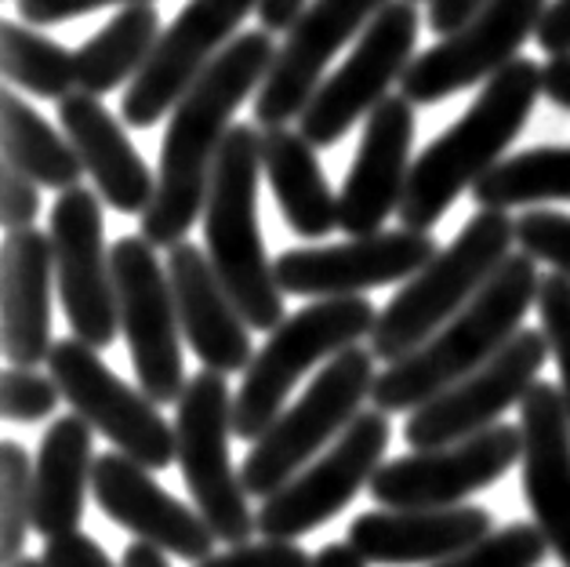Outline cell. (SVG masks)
Returning a JSON list of instances; mask_svg holds the SVG:
<instances>
[{
	"instance_id": "cell-1",
	"label": "cell",
	"mask_w": 570,
	"mask_h": 567,
	"mask_svg": "<svg viewBox=\"0 0 570 567\" xmlns=\"http://www.w3.org/2000/svg\"><path fill=\"white\" fill-rule=\"evenodd\" d=\"M276 45L266 30H247L200 74L178 106L171 109L168 135L160 143L157 197L142 215V237L153 247H171L204 218L207 189L218 149L233 131V117L252 95H258Z\"/></svg>"
},
{
	"instance_id": "cell-2",
	"label": "cell",
	"mask_w": 570,
	"mask_h": 567,
	"mask_svg": "<svg viewBox=\"0 0 570 567\" xmlns=\"http://www.w3.org/2000/svg\"><path fill=\"white\" fill-rule=\"evenodd\" d=\"M538 95L541 66L534 59H523V55L487 80V88L465 109V117H458L448 131L414 157L407 193L400 201V226L433 233V226L448 215V207L502 164L505 149L517 143V135L531 120Z\"/></svg>"
},
{
	"instance_id": "cell-3",
	"label": "cell",
	"mask_w": 570,
	"mask_h": 567,
	"mask_svg": "<svg viewBox=\"0 0 570 567\" xmlns=\"http://www.w3.org/2000/svg\"><path fill=\"white\" fill-rule=\"evenodd\" d=\"M538 262L531 255H509L487 287L469 306L403 361L389 364L371 390L374 411L400 414L419 411L454 382L480 371L498 350L517 339L523 316L538 306Z\"/></svg>"
},
{
	"instance_id": "cell-4",
	"label": "cell",
	"mask_w": 570,
	"mask_h": 567,
	"mask_svg": "<svg viewBox=\"0 0 570 567\" xmlns=\"http://www.w3.org/2000/svg\"><path fill=\"white\" fill-rule=\"evenodd\" d=\"M258 124H233L218 149L204 204V252L252 331H276L287 316L284 292L276 284V270L258 226Z\"/></svg>"
},
{
	"instance_id": "cell-5",
	"label": "cell",
	"mask_w": 570,
	"mask_h": 567,
	"mask_svg": "<svg viewBox=\"0 0 570 567\" xmlns=\"http://www.w3.org/2000/svg\"><path fill=\"white\" fill-rule=\"evenodd\" d=\"M512 244H517V223L509 212L480 207V215H472L462 233L448 247H440V255L422 273H414L385 302V310H379V324L371 331L374 361L396 364L433 339L502 270Z\"/></svg>"
},
{
	"instance_id": "cell-6",
	"label": "cell",
	"mask_w": 570,
	"mask_h": 567,
	"mask_svg": "<svg viewBox=\"0 0 570 567\" xmlns=\"http://www.w3.org/2000/svg\"><path fill=\"white\" fill-rule=\"evenodd\" d=\"M379 324V310L364 295L316 299L305 310L291 313L287 321L269 331L266 345L247 364L240 390L233 397V433L255 440L281 419L287 397L313 368H324L338 353L353 350Z\"/></svg>"
},
{
	"instance_id": "cell-7",
	"label": "cell",
	"mask_w": 570,
	"mask_h": 567,
	"mask_svg": "<svg viewBox=\"0 0 570 567\" xmlns=\"http://www.w3.org/2000/svg\"><path fill=\"white\" fill-rule=\"evenodd\" d=\"M374 382H379L374 353L364 345H353V350L338 353L335 361L320 368L309 390L291 408H284L281 419L247 451L240 466L247 495L266 502L287 480H295L305 466L316 462L353 426Z\"/></svg>"
},
{
	"instance_id": "cell-8",
	"label": "cell",
	"mask_w": 570,
	"mask_h": 567,
	"mask_svg": "<svg viewBox=\"0 0 570 567\" xmlns=\"http://www.w3.org/2000/svg\"><path fill=\"white\" fill-rule=\"evenodd\" d=\"M233 433V393L226 375L200 371L186 382L175 404V444L178 469L189 488L197 514L207 520L218 542L244 546L258 531V514L252 509V495L244 477L229 459Z\"/></svg>"
},
{
	"instance_id": "cell-9",
	"label": "cell",
	"mask_w": 570,
	"mask_h": 567,
	"mask_svg": "<svg viewBox=\"0 0 570 567\" xmlns=\"http://www.w3.org/2000/svg\"><path fill=\"white\" fill-rule=\"evenodd\" d=\"M109 266L117 281L120 335L128 342L131 368L153 404H178L186 390L183 368V324H178L175 292L157 247L146 237H120L109 247Z\"/></svg>"
},
{
	"instance_id": "cell-10",
	"label": "cell",
	"mask_w": 570,
	"mask_h": 567,
	"mask_svg": "<svg viewBox=\"0 0 570 567\" xmlns=\"http://www.w3.org/2000/svg\"><path fill=\"white\" fill-rule=\"evenodd\" d=\"M419 26L422 16L411 0H389L371 19L350 59L316 88L313 102L298 117V131L316 149L335 146L342 135L353 131L360 117H371L389 99V85L407 74V66L414 62Z\"/></svg>"
},
{
	"instance_id": "cell-11",
	"label": "cell",
	"mask_w": 570,
	"mask_h": 567,
	"mask_svg": "<svg viewBox=\"0 0 570 567\" xmlns=\"http://www.w3.org/2000/svg\"><path fill=\"white\" fill-rule=\"evenodd\" d=\"M48 371L73 414H80L91 430H99L120 454L153 473L178 462L175 426H168L160 414V404L117 379L88 342L77 335L59 339L48 356Z\"/></svg>"
},
{
	"instance_id": "cell-12",
	"label": "cell",
	"mask_w": 570,
	"mask_h": 567,
	"mask_svg": "<svg viewBox=\"0 0 570 567\" xmlns=\"http://www.w3.org/2000/svg\"><path fill=\"white\" fill-rule=\"evenodd\" d=\"M393 437L385 411H360L353 426L331 444L316 462H309L295 480L269 495L258 506V535L273 542H295L320 524L338 517L360 488L385 466V448Z\"/></svg>"
},
{
	"instance_id": "cell-13",
	"label": "cell",
	"mask_w": 570,
	"mask_h": 567,
	"mask_svg": "<svg viewBox=\"0 0 570 567\" xmlns=\"http://www.w3.org/2000/svg\"><path fill=\"white\" fill-rule=\"evenodd\" d=\"M51 252L55 284L66 321L80 342L91 350H109L120 335L117 281L106 255L102 197L88 186L66 189L51 204Z\"/></svg>"
},
{
	"instance_id": "cell-14",
	"label": "cell",
	"mask_w": 570,
	"mask_h": 567,
	"mask_svg": "<svg viewBox=\"0 0 570 567\" xmlns=\"http://www.w3.org/2000/svg\"><path fill=\"white\" fill-rule=\"evenodd\" d=\"M546 356H552L546 331L520 328L517 339L505 350H498L480 371H472L419 411H411L403 440L414 451H433L491 430L509 408L523 404L527 390L538 382V371L546 368Z\"/></svg>"
},
{
	"instance_id": "cell-15",
	"label": "cell",
	"mask_w": 570,
	"mask_h": 567,
	"mask_svg": "<svg viewBox=\"0 0 570 567\" xmlns=\"http://www.w3.org/2000/svg\"><path fill=\"white\" fill-rule=\"evenodd\" d=\"M517 462H523L520 426L498 422L462 444L400 454L371 477L367 488L382 509H448L494 488Z\"/></svg>"
},
{
	"instance_id": "cell-16",
	"label": "cell",
	"mask_w": 570,
	"mask_h": 567,
	"mask_svg": "<svg viewBox=\"0 0 570 567\" xmlns=\"http://www.w3.org/2000/svg\"><path fill=\"white\" fill-rule=\"evenodd\" d=\"M549 4L552 0H491L469 26L414 55L407 74L400 77V95L411 106H433L498 77L520 59L517 51L527 37H534Z\"/></svg>"
},
{
	"instance_id": "cell-17",
	"label": "cell",
	"mask_w": 570,
	"mask_h": 567,
	"mask_svg": "<svg viewBox=\"0 0 570 567\" xmlns=\"http://www.w3.org/2000/svg\"><path fill=\"white\" fill-rule=\"evenodd\" d=\"M252 11H258V0H189L160 33L146 69L124 91V124L153 128L168 109H175L204 69L240 37L236 30Z\"/></svg>"
},
{
	"instance_id": "cell-18",
	"label": "cell",
	"mask_w": 570,
	"mask_h": 567,
	"mask_svg": "<svg viewBox=\"0 0 570 567\" xmlns=\"http://www.w3.org/2000/svg\"><path fill=\"white\" fill-rule=\"evenodd\" d=\"M440 255L433 233L419 229H382L371 237H350L345 244L324 247H287L273 262L276 284L284 295L302 299H345L364 295L371 287L407 284Z\"/></svg>"
},
{
	"instance_id": "cell-19",
	"label": "cell",
	"mask_w": 570,
	"mask_h": 567,
	"mask_svg": "<svg viewBox=\"0 0 570 567\" xmlns=\"http://www.w3.org/2000/svg\"><path fill=\"white\" fill-rule=\"evenodd\" d=\"M385 4L389 0H313L276 48V59L255 95L258 128H287V120L302 117L316 88L324 85V69L335 51L364 33Z\"/></svg>"
},
{
	"instance_id": "cell-20",
	"label": "cell",
	"mask_w": 570,
	"mask_h": 567,
	"mask_svg": "<svg viewBox=\"0 0 570 567\" xmlns=\"http://www.w3.org/2000/svg\"><path fill=\"white\" fill-rule=\"evenodd\" d=\"M91 495L109 520L135 535V542H149L193 567L215 557L212 549L218 538L197 506L178 502L153 480V469L138 466L128 454L106 451L95 459Z\"/></svg>"
},
{
	"instance_id": "cell-21",
	"label": "cell",
	"mask_w": 570,
	"mask_h": 567,
	"mask_svg": "<svg viewBox=\"0 0 570 567\" xmlns=\"http://www.w3.org/2000/svg\"><path fill=\"white\" fill-rule=\"evenodd\" d=\"M414 106L403 95L389 99L367 117L356 160L338 193V229L350 237L382 233L385 218L400 212L411 178Z\"/></svg>"
},
{
	"instance_id": "cell-22",
	"label": "cell",
	"mask_w": 570,
	"mask_h": 567,
	"mask_svg": "<svg viewBox=\"0 0 570 567\" xmlns=\"http://www.w3.org/2000/svg\"><path fill=\"white\" fill-rule=\"evenodd\" d=\"M523 495L560 567H570V411L560 385L534 382L520 404Z\"/></svg>"
},
{
	"instance_id": "cell-23",
	"label": "cell",
	"mask_w": 570,
	"mask_h": 567,
	"mask_svg": "<svg viewBox=\"0 0 570 567\" xmlns=\"http://www.w3.org/2000/svg\"><path fill=\"white\" fill-rule=\"evenodd\" d=\"M491 535L494 517L483 506L371 509L350 524V546L379 567L443 564L462 557Z\"/></svg>"
},
{
	"instance_id": "cell-24",
	"label": "cell",
	"mask_w": 570,
	"mask_h": 567,
	"mask_svg": "<svg viewBox=\"0 0 570 567\" xmlns=\"http://www.w3.org/2000/svg\"><path fill=\"white\" fill-rule=\"evenodd\" d=\"M168 281L175 292L183 339L197 353L204 371H218V375L247 371V364L255 361L252 324L244 321V313L222 287L207 252L189 241L175 244L168 252Z\"/></svg>"
},
{
	"instance_id": "cell-25",
	"label": "cell",
	"mask_w": 570,
	"mask_h": 567,
	"mask_svg": "<svg viewBox=\"0 0 570 567\" xmlns=\"http://www.w3.org/2000/svg\"><path fill=\"white\" fill-rule=\"evenodd\" d=\"M51 287L59 284L48 233L37 226L8 233L0 255V339L11 368L48 364L59 342L51 339Z\"/></svg>"
},
{
	"instance_id": "cell-26",
	"label": "cell",
	"mask_w": 570,
	"mask_h": 567,
	"mask_svg": "<svg viewBox=\"0 0 570 567\" xmlns=\"http://www.w3.org/2000/svg\"><path fill=\"white\" fill-rule=\"evenodd\" d=\"M59 124L77 157L85 160V172L95 178L99 197L120 215L142 218L157 197V175L149 172V164L131 146L128 131L102 106L99 95H66L59 102Z\"/></svg>"
},
{
	"instance_id": "cell-27",
	"label": "cell",
	"mask_w": 570,
	"mask_h": 567,
	"mask_svg": "<svg viewBox=\"0 0 570 567\" xmlns=\"http://www.w3.org/2000/svg\"><path fill=\"white\" fill-rule=\"evenodd\" d=\"M95 430L80 414H62L40 437L33 462V531L62 538L80 531L95 477Z\"/></svg>"
},
{
	"instance_id": "cell-28",
	"label": "cell",
	"mask_w": 570,
	"mask_h": 567,
	"mask_svg": "<svg viewBox=\"0 0 570 567\" xmlns=\"http://www.w3.org/2000/svg\"><path fill=\"white\" fill-rule=\"evenodd\" d=\"M262 172L284 223L298 237L320 241L338 226V197L316 160V146L302 131H262Z\"/></svg>"
},
{
	"instance_id": "cell-29",
	"label": "cell",
	"mask_w": 570,
	"mask_h": 567,
	"mask_svg": "<svg viewBox=\"0 0 570 567\" xmlns=\"http://www.w3.org/2000/svg\"><path fill=\"white\" fill-rule=\"evenodd\" d=\"M160 33V16L153 4L120 8L88 45L73 51L77 88L85 95H109L124 80H135L146 69Z\"/></svg>"
},
{
	"instance_id": "cell-30",
	"label": "cell",
	"mask_w": 570,
	"mask_h": 567,
	"mask_svg": "<svg viewBox=\"0 0 570 567\" xmlns=\"http://www.w3.org/2000/svg\"><path fill=\"white\" fill-rule=\"evenodd\" d=\"M0 135H4V164L19 168L45 189H77L85 175V160L73 143L59 135L19 91L0 95Z\"/></svg>"
},
{
	"instance_id": "cell-31",
	"label": "cell",
	"mask_w": 570,
	"mask_h": 567,
	"mask_svg": "<svg viewBox=\"0 0 570 567\" xmlns=\"http://www.w3.org/2000/svg\"><path fill=\"white\" fill-rule=\"evenodd\" d=\"M472 201L483 212L570 201V146H534L505 157L472 186Z\"/></svg>"
},
{
	"instance_id": "cell-32",
	"label": "cell",
	"mask_w": 570,
	"mask_h": 567,
	"mask_svg": "<svg viewBox=\"0 0 570 567\" xmlns=\"http://www.w3.org/2000/svg\"><path fill=\"white\" fill-rule=\"evenodd\" d=\"M0 66H4L8 85L37 95V99L62 102L69 88H77V62L73 51H66L59 40H51L30 22H4L0 26Z\"/></svg>"
},
{
	"instance_id": "cell-33",
	"label": "cell",
	"mask_w": 570,
	"mask_h": 567,
	"mask_svg": "<svg viewBox=\"0 0 570 567\" xmlns=\"http://www.w3.org/2000/svg\"><path fill=\"white\" fill-rule=\"evenodd\" d=\"M0 564L16 567L26 553V531L33 528V462L19 440L0 444Z\"/></svg>"
},
{
	"instance_id": "cell-34",
	"label": "cell",
	"mask_w": 570,
	"mask_h": 567,
	"mask_svg": "<svg viewBox=\"0 0 570 567\" xmlns=\"http://www.w3.org/2000/svg\"><path fill=\"white\" fill-rule=\"evenodd\" d=\"M549 542L538 531V524H509V528L483 538L462 557H451L433 567H538L546 564Z\"/></svg>"
},
{
	"instance_id": "cell-35",
	"label": "cell",
	"mask_w": 570,
	"mask_h": 567,
	"mask_svg": "<svg viewBox=\"0 0 570 567\" xmlns=\"http://www.w3.org/2000/svg\"><path fill=\"white\" fill-rule=\"evenodd\" d=\"M62 400V390L51 375H40L37 368H8L0 379V411L8 422H45L55 414Z\"/></svg>"
},
{
	"instance_id": "cell-36",
	"label": "cell",
	"mask_w": 570,
	"mask_h": 567,
	"mask_svg": "<svg viewBox=\"0 0 570 567\" xmlns=\"http://www.w3.org/2000/svg\"><path fill=\"white\" fill-rule=\"evenodd\" d=\"M538 313L546 331L549 353L560 368V393L570 411V276L546 273L538 284Z\"/></svg>"
},
{
	"instance_id": "cell-37",
	"label": "cell",
	"mask_w": 570,
	"mask_h": 567,
	"mask_svg": "<svg viewBox=\"0 0 570 567\" xmlns=\"http://www.w3.org/2000/svg\"><path fill=\"white\" fill-rule=\"evenodd\" d=\"M517 244L534 262H549L556 273L570 276V215L534 207L517 218Z\"/></svg>"
},
{
	"instance_id": "cell-38",
	"label": "cell",
	"mask_w": 570,
	"mask_h": 567,
	"mask_svg": "<svg viewBox=\"0 0 570 567\" xmlns=\"http://www.w3.org/2000/svg\"><path fill=\"white\" fill-rule=\"evenodd\" d=\"M197 567H313V557L295 542L262 538V542L229 546L226 553H215Z\"/></svg>"
},
{
	"instance_id": "cell-39",
	"label": "cell",
	"mask_w": 570,
	"mask_h": 567,
	"mask_svg": "<svg viewBox=\"0 0 570 567\" xmlns=\"http://www.w3.org/2000/svg\"><path fill=\"white\" fill-rule=\"evenodd\" d=\"M40 215V186L33 178H26L19 168L4 164L0 168V223L8 233L16 229H33Z\"/></svg>"
},
{
	"instance_id": "cell-40",
	"label": "cell",
	"mask_w": 570,
	"mask_h": 567,
	"mask_svg": "<svg viewBox=\"0 0 570 567\" xmlns=\"http://www.w3.org/2000/svg\"><path fill=\"white\" fill-rule=\"evenodd\" d=\"M40 560L48 567H120L109 560V553L102 549V542H95L85 531H69L62 538H48Z\"/></svg>"
},
{
	"instance_id": "cell-41",
	"label": "cell",
	"mask_w": 570,
	"mask_h": 567,
	"mask_svg": "<svg viewBox=\"0 0 570 567\" xmlns=\"http://www.w3.org/2000/svg\"><path fill=\"white\" fill-rule=\"evenodd\" d=\"M109 4H153V0H19L22 22L30 26H59L77 16H88V11H99Z\"/></svg>"
},
{
	"instance_id": "cell-42",
	"label": "cell",
	"mask_w": 570,
	"mask_h": 567,
	"mask_svg": "<svg viewBox=\"0 0 570 567\" xmlns=\"http://www.w3.org/2000/svg\"><path fill=\"white\" fill-rule=\"evenodd\" d=\"M487 4H491V0H429L425 26H429V33L451 37V33L462 30V26H469L472 19H476Z\"/></svg>"
},
{
	"instance_id": "cell-43",
	"label": "cell",
	"mask_w": 570,
	"mask_h": 567,
	"mask_svg": "<svg viewBox=\"0 0 570 567\" xmlns=\"http://www.w3.org/2000/svg\"><path fill=\"white\" fill-rule=\"evenodd\" d=\"M534 40L549 59L570 55V0H552V4L546 8V16H541V22H538Z\"/></svg>"
},
{
	"instance_id": "cell-44",
	"label": "cell",
	"mask_w": 570,
	"mask_h": 567,
	"mask_svg": "<svg viewBox=\"0 0 570 567\" xmlns=\"http://www.w3.org/2000/svg\"><path fill=\"white\" fill-rule=\"evenodd\" d=\"M541 95L570 114V55H560V59H549L541 66Z\"/></svg>"
},
{
	"instance_id": "cell-45",
	"label": "cell",
	"mask_w": 570,
	"mask_h": 567,
	"mask_svg": "<svg viewBox=\"0 0 570 567\" xmlns=\"http://www.w3.org/2000/svg\"><path fill=\"white\" fill-rule=\"evenodd\" d=\"M305 8H309V0H258L255 16L262 22V30L276 33V30H291Z\"/></svg>"
},
{
	"instance_id": "cell-46",
	"label": "cell",
	"mask_w": 570,
	"mask_h": 567,
	"mask_svg": "<svg viewBox=\"0 0 570 567\" xmlns=\"http://www.w3.org/2000/svg\"><path fill=\"white\" fill-rule=\"evenodd\" d=\"M313 567H367V560L350 542H327L313 557Z\"/></svg>"
},
{
	"instance_id": "cell-47",
	"label": "cell",
	"mask_w": 570,
	"mask_h": 567,
	"mask_svg": "<svg viewBox=\"0 0 570 567\" xmlns=\"http://www.w3.org/2000/svg\"><path fill=\"white\" fill-rule=\"evenodd\" d=\"M120 567H171V564H168V553L164 549L149 546V542H131L124 549Z\"/></svg>"
},
{
	"instance_id": "cell-48",
	"label": "cell",
	"mask_w": 570,
	"mask_h": 567,
	"mask_svg": "<svg viewBox=\"0 0 570 567\" xmlns=\"http://www.w3.org/2000/svg\"><path fill=\"white\" fill-rule=\"evenodd\" d=\"M16 567H48V564L40 560V557H22V560H19Z\"/></svg>"
},
{
	"instance_id": "cell-49",
	"label": "cell",
	"mask_w": 570,
	"mask_h": 567,
	"mask_svg": "<svg viewBox=\"0 0 570 567\" xmlns=\"http://www.w3.org/2000/svg\"><path fill=\"white\" fill-rule=\"evenodd\" d=\"M411 4H419V0H411Z\"/></svg>"
}]
</instances>
